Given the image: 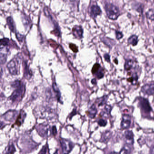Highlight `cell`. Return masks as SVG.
Returning a JSON list of instances; mask_svg holds the SVG:
<instances>
[{"mask_svg": "<svg viewBox=\"0 0 154 154\" xmlns=\"http://www.w3.org/2000/svg\"><path fill=\"white\" fill-rule=\"evenodd\" d=\"M105 10L108 18L112 20H116L119 16V9L113 4L110 3L106 4Z\"/></svg>", "mask_w": 154, "mask_h": 154, "instance_id": "obj_1", "label": "cell"}, {"mask_svg": "<svg viewBox=\"0 0 154 154\" xmlns=\"http://www.w3.org/2000/svg\"><path fill=\"white\" fill-rule=\"evenodd\" d=\"M20 64L19 59L15 58L8 64L7 68L9 72L12 75H18L20 73Z\"/></svg>", "mask_w": 154, "mask_h": 154, "instance_id": "obj_2", "label": "cell"}, {"mask_svg": "<svg viewBox=\"0 0 154 154\" xmlns=\"http://www.w3.org/2000/svg\"><path fill=\"white\" fill-rule=\"evenodd\" d=\"M138 105L139 108H140L141 111L143 112L144 114H149L152 111V109L149 104L148 100L146 98L142 97H139Z\"/></svg>", "mask_w": 154, "mask_h": 154, "instance_id": "obj_3", "label": "cell"}, {"mask_svg": "<svg viewBox=\"0 0 154 154\" xmlns=\"http://www.w3.org/2000/svg\"><path fill=\"white\" fill-rule=\"evenodd\" d=\"M60 143L63 154H69L74 147V144L70 140L62 138Z\"/></svg>", "mask_w": 154, "mask_h": 154, "instance_id": "obj_4", "label": "cell"}, {"mask_svg": "<svg viewBox=\"0 0 154 154\" xmlns=\"http://www.w3.org/2000/svg\"><path fill=\"white\" fill-rule=\"evenodd\" d=\"M25 85L23 84H21V85L17 87V89L12 93L11 96H10V100L12 102H16L18 99L22 97V96L25 93Z\"/></svg>", "mask_w": 154, "mask_h": 154, "instance_id": "obj_5", "label": "cell"}, {"mask_svg": "<svg viewBox=\"0 0 154 154\" xmlns=\"http://www.w3.org/2000/svg\"><path fill=\"white\" fill-rule=\"evenodd\" d=\"M141 92L147 95H153L154 94V82L143 85L141 87Z\"/></svg>", "mask_w": 154, "mask_h": 154, "instance_id": "obj_6", "label": "cell"}, {"mask_svg": "<svg viewBox=\"0 0 154 154\" xmlns=\"http://www.w3.org/2000/svg\"><path fill=\"white\" fill-rule=\"evenodd\" d=\"M131 123V117L129 114H124L122 115L121 127L122 129H127L130 127Z\"/></svg>", "mask_w": 154, "mask_h": 154, "instance_id": "obj_7", "label": "cell"}, {"mask_svg": "<svg viewBox=\"0 0 154 154\" xmlns=\"http://www.w3.org/2000/svg\"><path fill=\"white\" fill-rule=\"evenodd\" d=\"M72 34L76 38L81 39L83 37V29L80 26H75L72 28Z\"/></svg>", "mask_w": 154, "mask_h": 154, "instance_id": "obj_8", "label": "cell"}, {"mask_svg": "<svg viewBox=\"0 0 154 154\" xmlns=\"http://www.w3.org/2000/svg\"><path fill=\"white\" fill-rule=\"evenodd\" d=\"M49 131V128L47 125H40L38 128V132L39 134L42 137H47L49 136L48 132Z\"/></svg>", "mask_w": 154, "mask_h": 154, "instance_id": "obj_9", "label": "cell"}, {"mask_svg": "<svg viewBox=\"0 0 154 154\" xmlns=\"http://www.w3.org/2000/svg\"><path fill=\"white\" fill-rule=\"evenodd\" d=\"M102 11L100 7L97 5H93L90 8V15L93 18H96L101 15Z\"/></svg>", "mask_w": 154, "mask_h": 154, "instance_id": "obj_10", "label": "cell"}, {"mask_svg": "<svg viewBox=\"0 0 154 154\" xmlns=\"http://www.w3.org/2000/svg\"><path fill=\"white\" fill-rule=\"evenodd\" d=\"M125 139L127 141L128 144H133L134 142V134L133 132L131 130H127L125 131Z\"/></svg>", "mask_w": 154, "mask_h": 154, "instance_id": "obj_11", "label": "cell"}, {"mask_svg": "<svg viewBox=\"0 0 154 154\" xmlns=\"http://www.w3.org/2000/svg\"><path fill=\"white\" fill-rule=\"evenodd\" d=\"M17 111H10L3 115L4 119L7 121H12L15 118Z\"/></svg>", "mask_w": 154, "mask_h": 154, "instance_id": "obj_12", "label": "cell"}, {"mask_svg": "<svg viewBox=\"0 0 154 154\" xmlns=\"http://www.w3.org/2000/svg\"><path fill=\"white\" fill-rule=\"evenodd\" d=\"M97 113V110L96 108L95 105L93 104L89 108L88 112V115L91 119H94Z\"/></svg>", "mask_w": 154, "mask_h": 154, "instance_id": "obj_13", "label": "cell"}, {"mask_svg": "<svg viewBox=\"0 0 154 154\" xmlns=\"http://www.w3.org/2000/svg\"><path fill=\"white\" fill-rule=\"evenodd\" d=\"M111 136V132H110L107 131L104 132L101 137V141L104 143H107L110 138Z\"/></svg>", "mask_w": 154, "mask_h": 154, "instance_id": "obj_14", "label": "cell"}, {"mask_svg": "<svg viewBox=\"0 0 154 154\" xmlns=\"http://www.w3.org/2000/svg\"><path fill=\"white\" fill-rule=\"evenodd\" d=\"M128 44L131 45L132 46H135L137 44L138 42V38L137 36L133 35L129 37L128 40Z\"/></svg>", "mask_w": 154, "mask_h": 154, "instance_id": "obj_15", "label": "cell"}, {"mask_svg": "<svg viewBox=\"0 0 154 154\" xmlns=\"http://www.w3.org/2000/svg\"><path fill=\"white\" fill-rule=\"evenodd\" d=\"M134 62L131 59H127L124 64V70L126 71L130 70L133 67Z\"/></svg>", "mask_w": 154, "mask_h": 154, "instance_id": "obj_16", "label": "cell"}, {"mask_svg": "<svg viewBox=\"0 0 154 154\" xmlns=\"http://www.w3.org/2000/svg\"><path fill=\"white\" fill-rule=\"evenodd\" d=\"M53 90L56 93V97L58 99V101L60 103H62L61 100V96L60 91L59 87L57 86L56 83H53Z\"/></svg>", "mask_w": 154, "mask_h": 154, "instance_id": "obj_17", "label": "cell"}, {"mask_svg": "<svg viewBox=\"0 0 154 154\" xmlns=\"http://www.w3.org/2000/svg\"><path fill=\"white\" fill-rule=\"evenodd\" d=\"M22 19L25 28L27 29L29 27L30 25H31V20H30V19L26 15H22Z\"/></svg>", "mask_w": 154, "mask_h": 154, "instance_id": "obj_18", "label": "cell"}, {"mask_svg": "<svg viewBox=\"0 0 154 154\" xmlns=\"http://www.w3.org/2000/svg\"><path fill=\"white\" fill-rule=\"evenodd\" d=\"M138 79V76L137 73H134L132 74L131 77H130L128 78V81L131 83L132 85H135L137 84Z\"/></svg>", "mask_w": 154, "mask_h": 154, "instance_id": "obj_19", "label": "cell"}, {"mask_svg": "<svg viewBox=\"0 0 154 154\" xmlns=\"http://www.w3.org/2000/svg\"><path fill=\"white\" fill-rule=\"evenodd\" d=\"M7 24L11 31L14 33L15 31V27H14V22L11 17H8L7 18Z\"/></svg>", "mask_w": 154, "mask_h": 154, "instance_id": "obj_20", "label": "cell"}, {"mask_svg": "<svg viewBox=\"0 0 154 154\" xmlns=\"http://www.w3.org/2000/svg\"><path fill=\"white\" fill-rule=\"evenodd\" d=\"M108 96L106 95L104 96L97 100V101H98V106H102V105L105 104L106 102H107V100H108Z\"/></svg>", "mask_w": 154, "mask_h": 154, "instance_id": "obj_21", "label": "cell"}, {"mask_svg": "<svg viewBox=\"0 0 154 154\" xmlns=\"http://www.w3.org/2000/svg\"><path fill=\"white\" fill-rule=\"evenodd\" d=\"M131 151V148L128 146H125L121 150L119 154H130Z\"/></svg>", "mask_w": 154, "mask_h": 154, "instance_id": "obj_22", "label": "cell"}, {"mask_svg": "<svg viewBox=\"0 0 154 154\" xmlns=\"http://www.w3.org/2000/svg\"><path fill=\"white\" fill-rule=\"evenodd\" d=\"M25 118V113H21L20 114L19 116L18 117L17 120V122H16V124H17V125H21V123H23L24 121V119Z\"/></svg>", "mask_w": 154, "mask_h": 154, "instance_id": "obj_23", "label": "cell"}, {"mask_svg": "<svg viewBox=\"0 0 154 154\" xmlns=\"http://www.w3.org/2000/svg\"><path fill=\"white\" fill-rule=\"evenodd\" d=\"M101 69V66L99 64L96 63L94 64L92 69V73L93 74H95L98 71Z\"/></svg>", "mask_w": 154, "mask_h": 154, "instance_id": "obj_24", "label": "cell"}, {"mask_svg": "<svg viewBox=\"0 0 154 154\" xmlns=\"http://www.w3.org/2000/svg\"><path fill=\"white\" fill-rule=\"evenodd\" d=\"M146 16L149 19L154 20V10L151 9L149 10L147 12Z\"/></svg>", "mask_w": 154, "mask_h": 154, "instance_id": "obj_25", "label": "cell"}, {"mask_svg": "<svg viewBox=\"0 0 154 154\" xmlns=\"http://www.w3.org/2000/svg\"><path fill=\"white\" fill-rule=\"evenodd\" d=\"M16 151V148L13 144L10 145L7 148V152L8 154H13Z\"/></svg>", "mask_w": 154, "mask_h": 154, "instance_id": "obj_26", "label": "cell"}, {"mask_svg": "<svg viewBox=\"0 0 154 154\" xmlns=\"http://www.w3.org/2000/svg\"><path fill=\"white\" fill-rule=\"evenodd\" d=\"M95 75L98 79H101V78H103L104 76L103 70H102L101 68V69L97 72V73L95 74Z\"/></svg>", "mask_w": 154, "mask_h": 154, "instance_id": "obj_27", "label": "cell"}, {"mask_svg": "<svg viewBox=\"0 0 154 154\" xmlns=\"http://www.w3.org/2000/svg\"><path fill=\"white\" fill-rule=\"evenodd\" d=\"M9 43V39L8 38H2L1 40V46H7Z\"/></svg>", "mask_w": 154, "mask_h": 154, "instance_id": "obj_28", "label": "cell"}, {"mask_svg": "<svg viewBox=\"0 0 154 154\" xmlns=\"http://www.w3.org/2000/svg\"><path fill=\"white\" fill-rule=\"evenodd\" d=\"M98 125L100 127H105L107 124V121L106 120H104V119H100L98 120Z\"/></svg>", "mask_w": 154, "mask_h": 154, "instance_id": "obj_29", "label": "cell"}, {"mask_svg": "<svg viewBox=\"0 0 154 154\" xmlns=\"http://www.w3.org/2000/svg\"><path fill=\"white\" fill-rule=\"evenodd\" d=\"M7 55L1 52V63L2 64H3L6 62V61H7Z\"/></svg>", "mask_w": 154, "mask_h": 154, "instance_id": "obj_30", "label": "cell"}, {"mask_svg": "<svg viewBox=\"0 0 154 154\" xmlns=\"http://www.w3.org/2000/svg\"><path fill=\"white\" fill-rule=\"evenodd\" d=\"M115 34H116V39L117 40H120L122 39L123 37V35L121 32L119 31H115Z\"/></svg>", "mask_w": 154, "mask_h": 154, "instance_id": "obj_31", "label": "cell"}, {"mask_svg": "<svg viewBox=\"0 0 154 154\" xmlns=\"http://www.w3.org/2000/svg\"><path fill=\"white\" fill-rule=\"evenodd\" d=\"M70 48L71 49V50H72L74 52H77L78 51V50L77 47V46L75 45V44H70L69 45Z\"/></svg>", "mask_w": 154, "mask_h": 154, "instance_id": "obj_32", "label": "cell"}, {"mask_svg": "<svg viewBox=\"0 0 154 154\" xmlns=\"http://www.w3.org/2000/svg\"><path fill=\"white\" fill-rule=\"evenodd\" d=\"M104 111H105V113L108 114H110V113L111 111L112 110V107L110 105H107L105 106L104 108Z\"/></svg>", "mask_w": 154, "mask_h": 154, "instance_id": "obj_33", "label": "cell"}, {"mask_svg": "<svg viewBox=\"0 0 154 154\" xmlns=\"http://www.w3.org/2000/svg\"><path fill=\"white\" fill-rule=\"evenodd\" d=\"M104 60L106 61L109 63L110 62V56L109 54L105 53L104 55Z\"/></svg>", "mask_w": 154, "mask_h": 154, "instance_id": "obj_34", "label": "cell"}, {"mask_svg": "<svg viewBox=\"0 0 154 154\" xmlns=\"http://www.w3.org/2000/svg\"><path fill=\"white\" fill-rule=\"evenodd\" d=\"M16 36H17V38L18 40L20 42H21V41H23V38H24L23 35L20 34L19 33H17V34H16Z\"/></svg>", "mask_w": 154, "mask_h": 154, "instance_id": "obj_35", "label": "cell"}, {"mask_svg": "<svg viewBox=\"0 0 154 154\" xmlns=\"http://www.w3.org/2000/svg\"><path fill=\"white\" fill-rule=\"evenodd\" d=\"M51 132H52V133L54 136H55L57 134V129H56V126H53L52 127V130H51Z\"/></svg>", "mask_w": 154, "mask_h": 154, "instance_id": "obj_36", "label": "cell"}, {"mask_svg": "<svg viewBox=\"0 0 154 154\" xmlns=\"http://www.w3.org/2000/svg\"><path fill=\"white\" fill-rule=\"evenodd\" d=\"M46 147H43V149L41 150L40 154H46Z\"/></svg>", "mask_w": 154, "mask_h": 154, "instance_id": "obj_37", "label": "cell"}, {"mask_svg": "<svg viewBox=\"0 0 154 154\" xmlns=\"http://www.w3.org/2000/svg\"><path fill=\"white\" fill-rule=\"evenodd\" d=\"M91 83H92V84H95L97 83L96 80L95 78H94V79H92V81H91Z\"/></svg>", "mask_w": 154, "mask_h": 154, "instance_id": "obj_38", "label": "cell"}, {"mask_svg": "<svg viewBox=\"0 0 154 154\" xmlns=\"http://www.w3.org/2000/svg\"><path fill=\"white\" fill-rule=\"evenodd\" d=\"M110 154H119L117 152H114V151H113V152H111Z\"/></svg>", "mask_w": 154, "mask_h": 154, "instance_id": "obj_39", "label": "cell"}, {"mask_svg": "<svg viewBox=\"0 0 154 154\" xmlns=\"http://www.w3.org/2000/svg\"><path fill=\"white\" fill-rule=\"evenodd\" d=\"M115 61V63L116 64H118V61L117 60V59H115V61Z\"/></svg>", "mask_w": 154, "mask_h": 154, "instance_id": "obj_40", "label": "cell"}, {"mask_svg": "<svg viewBox=\"0 0 154 154\" xmlns=\"http://www.w3.org/2000/svg\"><path fill=\"white\" fill-rule=\"evenodd\" d=\"M54 154H58V153H57V152H56V153H55Z\"/></svg>", "mask_w": 154, "mask_h": 154, "instance_id": "obj_41", "label": "cell"}, {"mask_svg": "<svg viewBox=\"0 0 154 154\" xmlns=\"http://www.w3.org/2000/svg\"></svg>", "mask_w": 154, "mask_h": 154, "instance_id": "obj_42", "label": "cell"}]
</instances>
